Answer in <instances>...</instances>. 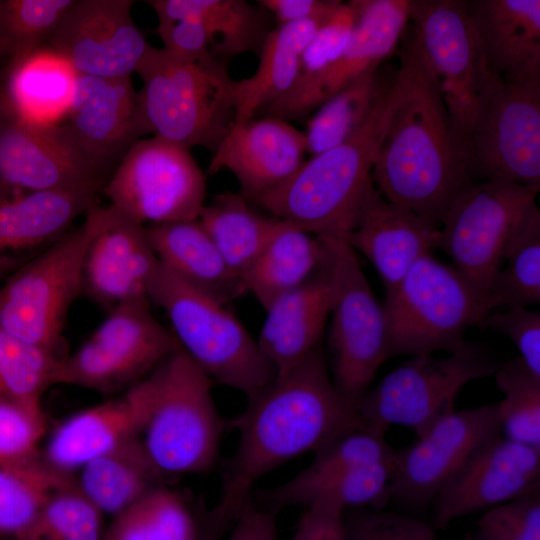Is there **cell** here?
<instances>
[{
  "label": "cell",
  "mask_w": 540,
  "mask_h": 540,
  "mask_svg": "<svg viewBox=\"0 0 540 540\" xmlns=\"http://www.w3.org/2000/svg\"><path fill=\"white\" fill-rule=\"evenodd\" d=\"M325 241L280 220L274 236L242 275L244 293H251L266 311L277 299L309 280L325 263Z\"/></svg>",
  "instance_id": "32"
},
{
  "label": "cell",
  "mask_w": 540,
  "mask_h": 540,
  "mask_svg": "<svg viewBox=\"0 0 540 540\" xmlns=\"http://www.w3.org/2000/svg\"><path fill=\"white\" fill-rule=\"evenodd\" d=\"M156 32L164 43L163 48L176 57L196 61L213 56V38L198 20L158 22Z\"/></svg>",
  "instance_id": "51"
},
{
  "label": "cell",
  "mask_w": 540,
  "mask_h": 540,
  "mask_svg": "<svg viewBox=\"0 0 540 540\" xmlns=\"http://www.w3.org/2000/svg\"><path fill=\"white\" fill-rule=\"evenodd\" d=\"M540 487V448L501 434L480 447L434 498L432 525L485 512Z\"/></svg>",
  "instance_id": "20"
},
{
  "label": "cell",
  "mask_w": 540,
  "mask_h": 540,
  "mask_svg": "<svg viewBox=\"0 0 540 540\" xmlns=\"http://www.w3.org/2000/svg\"><path fill=\"white\" fill-rule=\"evenodd\" d=\"M146 232L159 263L183 282L226 305L245 294L198 218L149 225Z\"/></svg>",
  "instance_id": "30"
},
{
  "label": "cell",
  "mask_w": 540,
  "mask_h": 540,
  "mask_svg": "<svg viewBox=\"0 0 540 540\" xmlns=\"http://www.w3.org/2000/svg\"><path fill=\"white\" fill-rule=\"evenodd\" d=\"M486 326L508 336L519 351V358L527 368L540 377V313L525 307L513 306L504 311L488 313Z\"/></svg>",
  "instance_id": "50"
},
{
  "label": "cell",
  "mask_w": 540,
  "mask_h": 540,
  "mask_svg": "<svg viewBox=\"0 0 540 540\" xmlns=\"http://www.w3.org/2000/svg\"><path fill=\"white\" fill-rule=\"evenodd\" d=\"M100 192L99 187L27 191L0 182V274L17 270L69 232Z\"/></svg>",
  "instance_id": "23"
},
{
  "label": "cell",
  "mask_w": 540,
  "mask_h": 540,
  "mask_svg": "<svg viewBox=\"0 0 540 540\" xmlns=\"http://www.w3.org/2000/svg\"><path fill=\"white\" fill-rule=\"evenodd\" d=\"M409 18L472 179L475 136L498 77L488 66L465 0H409Z\"/></svg>",
  "instance_id": "6"
},
{
  "label": "cell",
  "mask_w": 540,
  "mask_h": 540,
  "mask_svg": "<svg viewBox=\"0 0 540 540\" xmlns=\"http://www.w3.org/2000/svg\"><path fill=\"white\" fill-rule=\"evenodd\" d=\"M158 22L195 19L213 38L212 54L218 59L259 54L272 30L271 14L258 4L244 0H148Z\"/></svg>",
  "instance_id": "34"
},
{
  "label": "cell",
  "mask_w": 540,
  "mask_h": 540,
  "mask_svg": "<svg viewBox=\"0 0 540 540\" xmlns=\"http://www.w3.org/2000/svg\"><path fill=\"white\" fill-rule=\"evenodd\" d=\"M484 298L486 314L540 301V212L535 205L509 235L501 265ZM501 267V266H500Z\"/></svg>",
  "instance_id": "38"
},
{
  "label": "cell",
  "mask_w": 540,
  "mask_h": 540,
  "mask_svg": "<svg viewBox=\"0 0 540 540\" xmlns=\"http://www.w3.org/2000/svg\"><path fill=\"white\" fill-rule=\"evenodd\" d=\"M473 540H540V487L483 512Z\"/></svg>",
  "instance_id": "46"
},
{
  "label": "cell",
  "mask_w": 540,
  "mask_h": 540,
  "mask_svg": "<svg viewBox=\"0 0 540 540\" xmlns=\"http://www.w3.org/2000/svg\"><path fill=\"white\" fill-rule=\"evenodd\" d=\"M540 188V77L497 78L473 147V172Z\"/></svg>",
  "instance_id": "16"
},
{
  "label": "cell",
  "mask_w": 540,
  "mask_h": 540,
  "mask_svg": "<svg viewBox=\"0 0 540 540\" xmlns=\"http://www.w3.org/2000/svg\"><path fill=\"white\" fill-rule=\"evenodd\" d=\"M538 191L501 179L472 181L445 214L438 248L451 258L453 268L482 303L501 266L504 245L518 223L537 205Z\"/></svg>",
  "instance_id": "13"
},
{
  "label": "cell",
  "mask_w": 540,
  "mask_h": 540,
  "mask_svg": "<svg viewBox=\"0 0 540 540\" xmlns=\"http://www.w3.org/2000/svg\"><path fill=\"white\" fill-rule=\"evenodd\" d=\"M395 456L320 477L304 478L296 474L276 487L258 491L253 501L273 512L314 504L329 505L342 512L383 509L391 500Z\"/></svg>",
  "instance_id": "31"
},
{
  "label": "cell",
  "mask_w": 540,
  "mask_h": 540,
  "mask_svg": "<svg viewBox=\"0 0 540 540\" xmlns=\"http://www.w3.org/2000/svg\"><path fill=\"white\" fill-rule=\"evenodd\" d=\"M398 96L379 143L372 181L389 202L435 228L472 179L452 137L428 60L411 29L402 36Z\"/></svg>",
  "instance_id": "2"
},
{
  "label": "cell",
  "mask_w": 540,
  "mask_h": 540,
  "mask_svg": "<svg viewBox=\"0 0 540 540\" xmlns=\"http://www.w3.org/2000/svg\"><path fill=\"white\" fill-rule=\"evenodd\" d=\"M207 513L199 518L181 493L161 484L115 515L103 540H201Z\"/></svg>",
  "instance_id": "37"
},
{
  "label": "cell",
  "mask_w": 540,
  "mask_h": 540,
  "mask_svg": "<svg viewBox=\"0 0 540 540\" xmlns=\"http://www.w3.org/2000/svg\"><path fill=\"white\" fill-rule=\"evenodd\" d=\"M78 490L102 513L113 517L154 487L163 476L148 456L141 436L131 437L79 469Z\"/></svg>",
  "instance_id": "35"
},
{
  "label": "cell",
  "mask_w": 540,
  "mask_h": 540,
  "mask_svg": "<svg viewBox=\"0 0 540 540\" xmlns=\"http://www.w3.org/2000/svg\"><path fill=\"white\" fill-rule=\"evenodd\" d=\"M387 355L450 353L486 316L478 294L451 266L431 253L419 258L386 293Z\"/></svg>",
  "instance_id": "8"
},
{
  "label": "cell",
  "mask_w": 540,
  "mask_h": 540,
  "mask_svg": "<svg viewBox=\"0 0 540 540\" xmlns=\"http://www.w3.org/2000/svg\"><path fill=\"white\" fill-rule=\"evenodd\" d=\"M290 540H347L344 512L325 504L306 507Z\"/></svg>",
  "instance_id": "52"
},
{
  "label": "cell",
  "mask_w": 540,
  "mask_h": 540,
  "mask_svg": "<svg viewBox=\"0 0 540 540\" xmlns=\"http://www.w3.org/2000/svg\"><path fill=\"white\" fill-rule=\"evenodd\" d=\"M180 346L153 315L149 298L119 304L72 354L62 357L56 384L101 393L127 390Z\"/></svg>",
  "instance_id": "12"
},
{
  "label": "cell",
  "mask_w": 540,
  "mask_h": 540,
  "mask_svg": "<svg viewBox=\"0 0 540 540\" xmlns=\"http://www.w3.org/2000/svg\"><path fill=\"white\" fill-rule=\"evenodd\" d=\"M494 375L503 394L496 403L503 436L540 448V377L519 357L500 365Z\"/></svg>",
  "instance_id": "42"
},
{
  "label": "cell",
  "mask_w": 540,
  "mask_h": 540,
  "mask_svg": "<svg viewBox=\"0 0 540 540\" xmlns=\"http://www.w3.org/2000/svg\"><path fill=\"white\" fill-rule=\"evenodd\" d=\"M304 132L287 120L265 116L234 125L213 153L208 174L229 170L251 201L290 178L304 163Z\"/></svg>",
  "instance_id": "24"
},
{
  "label": "cell",
  "mask_w": 540,
  "mask_h": 540,
  "mask_svg": "<svg viewBox=\"0 0 540 540\" xmlns=\"http://www.w3.org/2000/svg\"><path fill=\"white\" fill-rule=\"evenodd\" d=\"M45 431L41 408L0 400V466L39 453L38 445Z\"/></svg>",
  "instance_id": "49"
},
{
  "label": "cell",
  "mask_w": 540,
  "mask_h": 540,
  "mask_svg": "<svg viewBox=\"0 0 540 540\" xmlns=\"http://www.w3.org/2000/svg\"><path fill=\"white\" fill-rule=\"evenodd\" d=\"M95 228L82 268V293L111 310L124 302L148 298L159 261L146 226L111 205L93 206Z\"/></svg>",
  "instance_id": "21"
},
{
  "label": "cell",
  "mask_w": 540,
  "mask_h": 540,
  "mask_svg": "<svg viewBox=\"0 0 540 540\" xmlns=\"http://www.w3.org/2000/svg\"><path fill=\"white\" fill-rule=\"evenodd\" d=\"M102 516L74 482L45 502L17 540H103Z\"/></svg>",
  "instance_id": "43"
},
{
  "label": "cell",
  "mask_w": 540,
  "mask_h": 540,
  "mask_svg": "<svg viewBox=\"0 0 540 540\" xmlns=\"http://www.w3.org/2000/svg\"><path fill=\"white\" fill-rule=\"evenodd\" d=\"M228 530H230V526L208 512L201 540H220Z\"/></svg>",
  "instance_id": "55"
},
{
  "label": "cell",
  "mask_w": 540,
  "mask_h": 540,
  "mask_svg": "<svg viewBox=\"0 0 540 540\" xmlns=\"http://www.w3.org/2000/svg\"><path fill=\"white\" fill-rule=\"evenodd\" d=\"M198 220L240 281L280 224V219L260 214L246 198L234 192L216 195L202 207Z\"/></svg>",
  "instance_id": "36"
},
{
  "label": "cell",
  "mask_w": 540,
  "mask_h": 540,
  "mask_svg": "<svg viewBox=\"0 0 540 540\" xmlns=\"http://www.w3.org/2000/svg\"><path fill=\"white\" fill-rule=\"evenodd\" d=\"M108 179L88 160L68 124L36 126L0 110V182L27 191L99 187Z\"/></svg>",
  "instance_id": "19"
},
{
  "label": "cell",
  "mask_w": 540,
  "mask_h": 540,
  "mask_svg": "<svg viewBox=\"0 0 540 540\" xmlns=\"http://www.w3.org/2000/svg\"><path fill=\"white\" fill-rule=\"evenodd\" d=\"M397 96L394 77L351 136L311 156L290 178L250 202L315 236L344 237L374 187L372 170Z\"/></svg>",
  "instance_id": "3"
},
{
  "label": "cell",
  "mask_w": 540,
  "mask_h": 540,
  "mask_svg": "<svg viewBox=\"0 0 540 540\" xmlns=\"http://www.w3.org/2000/svg\"><path fill=\"white\" fill-rule=\"evenodd\" d=\"M77 76L60 53L42 46L9 65L0 110L31 125H59L68 117Z\"/></svg>",
  "instance_id": "29"
},
{
  "label": "cell",
  "mask_w": 540,
  "mask_h": 540,
  "mask_svg": "<svg viewBox=\"0 0 540 540\" xmlns=\"http://www.w3.org/2000/svg\"><path fill=\"white\" fill-rule=\"evenodd\" d=\"M132 0H73L47 42L79 75L132 76L149 44Z\"/></svg>",
  "instance_id": "17"
},
{
  "label": "cell",
  "mask_w": 540,
  "mask_h": 540,
  "mask_svg": "<svg viewBox=\"0 0 540 540\" xmlns=\"http://www.w3.org/2000/svg\"><path fill=\"white\" fill-rule=\"evenodd\" d=\"M355 22L350 3H341L334 15L324 23L306 46L300 62V70L293 88H301L324 71L341 55L346 47ZM289 91V92H290Z\"/></svg>",
  "instance_id": "48"
},
{
  "label": "cell",
  "mask_w": 540,
  "mask_h": 540,
  "mask_svg": "<svg viewBox=\"0 0 540 540\" xmlns=\"http://www.w3.org/2000/svg\"><path fill=\"white\" fill-rule=\"evenodd\" d=\"M347 540H440L431 524L383 509L344 512Z\"/></svg>",
  "instance_id": "47"
},
{
  "label": "cell",
  "mask_w": 540,
  "mask_h": 540,
  "mask_svg": "<svg viewBox=\"0 0 540 540\" xmlns=\"http://www.w3.org/2000/svg\"><path fill=\"white\" fill-rule=\"evenodd\" d=\"M61 358L0 330V400L41 408L43 394L56 385Z\"/></svg>",
  "instance_id": "41"
},
{
  "label": "cell",
  "mask_w": 540,
  "mask_h": 540,
  "mask_svg": "<svg viewBox=\"0 0 540 540\" xmlns=\"http://www.w3.org/2000/svg\"><path fill=\"white\" fill-rule=\"evenodd\" d=\"M330 18L292 22L272 28L258 54L257 70L251 77L237 82L238 106L234 125L253 119L263 108L293 88L306 46Z\"/></svg>",
  "instance_id": "33"
},
{
  "label": "cell",
  "mask_w": 540,
  "mask_h": 540,
  "mask_svg": "<svg viewBox=\"0 0 540 540\" xmlns=\"http://www.w3.org/2000/svg\"><path fill=\"white\" fill-rule=\"evenodd\" d=\"M373 67L322 103L304 132L311 156L331 149L351 136L366 120L386 83Z\"/></svg>",
  "instance_id": "40"
},
{
  "label": "cell",
  "mask_w": 540,
  "mask_h": 540,
  "mask_svg": "<svg viewBox=\"0 0 540 540\" xmlns=\"http://www.w3.org/2000/svg\"><path fill=\"white\" fill-rule=\"evenodd\" d=\"M339 0H258L279 25L292 22L330 18L339 8Z\"/></svg>",
  "instance_id": "53"
},
{
  "label": "cell",
  "mask_w": 540,
  "mask_h": 540,
  "mask_svg": "<svg viewBox=\"0 0 540 540\" xmlns=\"http://www.w3.org/2000/svg\"><path fill=\"white\" fill-rule=\"evenodd\" d=\"M149 405V389L142 379L122 395L77 412L59 424L41 455L55 470L73 475L95 457L141 436Z\"/></svg>",
  "instance_id": "25"
},
{
  "label": "cell",
  "mask_w": 540,
  "mask_h": 540,
  "mask_svg": "<svg viewBox=\"0 0 540 540\" xmlns=\"http://www.w3.org/2000/svg\"><path fill=\"white\" fill-rule=\"evenodd\" d=\"M321 238L329 250L332 281L329 371L340 393L356 407L388 359L385 310L371 290L358 254L346 240Z\"/></svg>",
  "instance_id": "11"
},
{
  "label": "cell",
  "mask_w": 540,
  "mask_h": 540,
  "mask_svg": "<svg viewBox=\"0 0 540 540\" xmlns=\"http://www.w3.org/2000/svg\"><path fill=\"white\" fill-rule=\"evenodd\" d=\"M500 434L496 404L452 411L396 451L391 500L412 508L428 506L464 463Z\"/></svg>",
  "instance_id": "15"
},
{
  "label": "cell",
  "mask_w": 540,
  "mask_h": 540,
  "mask_svg": "<svg viewBox=\"0 0 540 540\" xmlns=\"http://www.w3.org/2000/svg\"><path fill=\"white\" fill-rule=\"evenodd\" d=\"M75 482L46 463L41 452L0 466V537L17 540L45 502Z\"/></svg>",
  "instance_id": "39"
},
{
  "label": "cell",
  "mask_w": 540,
  "mask_h": 540,
  "mask_svg": "<svg viewBox=\"0 0 540 540\" xmlns=\"http://www.w3.org/2000/svg\"><path fill=\"white\" fill-rule=\"evenodd\" d=\"M343 238L372 263L388 293L419 258L438 248L439 228L389 202L373 187Z\"/></svg>",
  "instance_id": "26"
},
{
  "label": "cell",
  "mask_w": 540,
  "mask_h": 540,
  "mask_svg": "<svg viewBox=\"0 0 540 540\" xmlns=\"http://www.w3.org/2000/svg\"><path fill=\"white\" fill-rule=\"evenodd\" d=\"M228 540H278L275 512L251 498L233 522Z\"/></svg>",
  "instance_id": "54"
},
{
  "label": "cell",
  "mask_w": 540,
  "mask_h": 540,
  "mask_svg": "<svg viewBox=\"0 0 540 540\" xmlns=\"http://www.w3.org/2000/svg\"><path fill=\"white\" fill-rule=\"evenodd\" d=\"M148 298L165 312L180 348L213 383L249 397L276 377L257 340L226 304L191 287L160 263Z\"/></svg>",
  "instance_id": "7"
},
{
  "label": "cell",
  "mask_w": 540,
  "mask_h": 540,
  "mask_svg": "<svg viewBox=\"0 0 540 540\" xmlns=\"http://www.w3.org/2000/svg\"><path fill=\"white\" fill-rule=\"evenodd\" d=\"M465 1L492 73L512 82L540 77V1Z\"/></svg>",
  "instance_id": "28"
},
{
  "label": "cell",
  "mask_w": 540,
  "mask_h": 540,
  "mask_svg": "<svg viewBox=\"0 0 540 540\" xmlns=\"http://www.w3.org/2000/svg\"><path fill=\"white\" fill-rule=\"evenodd\" d=\"M5 54L9 55V47L6 40L0 34V56Z\"/></svg>",
  "instance_id": "56"
},
{
  "label": "cell",
  "mask_w": 540,
  "mask_h": 540,
  "mask_svg": "<svg viewBox=\"0 0 540 540\" xmlns=\"http://www.w3.org/2000/svg\"><path fill=\"white\" fill-rule=\"evenodd\" d=\"M225 425L237 431L238 443L212 511L233 523L263 476L365 424L336 387L320 346L249 396L246 408Z\"/></svg>",
  "instance_id": "1"
},
{
  "label": "cell",
  "mask_w": 540,
  "mask_h": 540,
  "mask_svg": "<svg viewBox=\"0 0 540 540\" xmlns=\"http://www.w3.org/2000/svg\"><path fill=\"white\" fill-rule=\"evenodd\" d=\"M135 73L143 81L140 106L151 133L212 154L235 124L237 82L223 60L190 61L149 45Z\"/></svg>",
  "instance_id": "4"
},
{
  "label": "cell",
  "mask_w": 540,
  "mask_h": 540,
  "mask_svg": "<svg viewBox=\"0 0 540 540\" xmlns=\"http://www.w3.org/2000/svg\"><path fill=\"white\" fill-rule=\"evenodd\" d=\"M499 362L479 344L465 341L444 357L414 355L390 371L356 406L363 423L381 433L392 425L416 437L455 410L461 388L494 374Z\"/></svg>",
  "instance_id": "9"
},
{
  "label": "cell",
  "mask_w": 540,
  "mask_h": 540,
  "mask_svg": "<svg viewBox=\"0 0 540 540\" xmlns=\"http://www.w3.org/2000/svg\"><path fill=\"white\" fill-rule=\"evenodd\" d=\"M68 118L80 148L107 179L140 137L151 133L131 76L78 74Z\"/></svg>",
  "instance_id": "22"
},
{
  "label": "cell",
  "mask_w": 540,
  "mask_h": 540,
  "mask_svg": "<svg viewBox=\"0 0 540 540\" xmlns=\"http://www.w3.org/2000/svg\"><path fill=\"white\" fill-rule=\"evenodd\" d=\"M73 0H0V34L10 64L42 47Z\"/></svg>",
  "instance_id": "44"
},
{
  "label": "cell",
  "mask_w": 540,
  "mask_h": 540,
  "mask_svg": "<svg viewBox=\"0 0 540 540\" xmlns=\"http://www.w3.org/2000/svg\"><path fill=\"white\" fill-rule=\"evenodd\" d=\"M355 14L350 39L339 58L322 74L263 108L258 114L300 119L355 78L379 66L402 38L409 0H352Z\"/></svg>",
  "instance_id": "18"
},
{
  "label": "cell",
  "mask_w": 540,
  "mask_h": 540,
  "mask_svg": "<svg viewBox=\"0 0 540 540\" xmlns=\"http://www.w3.org/2000/svg\"><path fill=\"white\" fill-rule=\"evenodd\" d=\"M396 451L385 434L359 425L339 434L313 453L309 465L297 475L314 478L394 458Z\"/></svg>",
  "instance_id": "45"
},
{
  "label": "cell",
  "mask_w": 540,
  "mask_h": 540,
  "mask_svg": "<svg viewBox=\"0 0 540 540\" xmlns=\"http://www.w3.org/2000/svg\"><path fill=\"white\" fill-rule=\"evenodd\" d=\"M144 379L150 405L141 440L154 466L163 477L210 470L225 425L213 382L181 348Z\"/></svg>",
  "instance_id": "5"
},
{
  "label": "cell",
  "mask_w": 540,
  "mask_h": 540,
  "mask_svg": "<svg viewBox=\"0 0 540 540\" xmlns=\"http://www.w3.org/2000/svg\"><path fill=\"white\" fill-rule=\"evenodd\" d=\"M101 193L144 226L187 221L205 205L206 178L190 149L154 135L129 149Z\"/></svg>",
  "instance_id": "14"
},
{
  "label": "cell",
  "mask_w": 540,
  "mask_h": 540,
  "mask_svg": "<svg viewBox=\"0 0 540 540\" xmlns=\"http://www.w3.org/2000/svg\"><path fill=\"white\" fill-rule=\"evenodd\" d=\"M93 206L80 226L15 270L0 287L1 331L58 354L68 311L82 294L83 260L95 228Z\"/></svg>",
  "instance_id": "10"
},
{
  "label": "cell",
  "mask_w": 540,
  "mask_h": 540,
  "mask_svg": "<svg viewBox=\"0 0 540 540\" xmlns=\"http://www.w3.org/2000/svg\"><path fill=\"white\" fill-rule=\"evenodd\" d=\"M331 300L328 250L325 263L309 280L277 299L266 310L257 343L274 367L276 376L286 374L321 346Z\"/></svg>",
  "instance_id": "27"
}]
</instances>
